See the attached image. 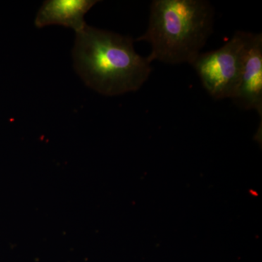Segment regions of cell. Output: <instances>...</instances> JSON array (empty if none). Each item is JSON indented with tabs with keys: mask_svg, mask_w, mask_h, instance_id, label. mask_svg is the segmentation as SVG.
I'll return each instance as SVG.
<instances>
[{
	"mask_svg": "<svg viewBox=\"0 0 262 262\" xmlns=\"http://www.w3.org/2000/svg\"><path fill=\"white\" fill-rule=\"evenodd\" d=\"M246 32L237 31L222 47L201 53L191 63L203 88L216 100L233 98L242 70Z\"/></svg>",
	"mask_w": 262,
	"mask_h": 262,
	"instance_id": "3957f363",
	"label": "cell"
},
{
	"mask_svg": "<svg viewBox=\"0 0 262 262\" xmlns=\"http://www.w3.org/2000/svg\"><path fill=\"white\" fill-rule=\"evenodd\" d=\"M96 0H47L38 11L34 24L37 28L61 25L80 32L87 24L84 15L96 3Z\"/></svg>",
	"mask_w": 262,
	"mask_h": 262,
	"instance_id": "5b68a950",
	"label": "cell"
},
{
	"mask_svg": "<svg viewBox=\"0 0 262 262\" xmlns=\"http://www.w3.org/2000/svg\"><path fill=\"white\" fill-rule=\"evenodd\" d=\"M128 36L86 25L76 33L74 67L84 84L98 94L116 96L135 92L152 72L147 57L136 53Z\"/></svg>",
	"mask_w": 262,
	"mask_h": 262,
	"instance_id": "6da1fadb",
	"label": "cell"
},
{
	"mask_svg": "<svg viewBox=\"0 0 262 262\" xmlns=\"http://www.w3.org/2000/svg\"><path fill=\"white\" fill-rule=\"evenodd\" d=\"M214 19L206 0H154L147 29L134 41L151 46L150 63L191 65L213 34Z\"/></svg>",
	"mask_w": 262,
	"mask_h": 262,
	"instance_id": "7a4b0ae2",
	"label": "cell"
},
{
	"mask_svg": "<svg viewBox=\"0 0 262 262\" xmlns=\"http://www.w3.org/2000/svg\"><path fill=\"white\" fill-rule=\"evenodd\" d=\"M232 101L262 117V34L246 32L244 62Z\"/></svg>",
	"mask_w": 262,
	"mask_h": 262,
	"instance_id": "277c9868",
	"label": "cell"
}]
</instances>
